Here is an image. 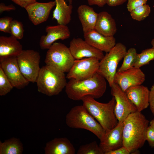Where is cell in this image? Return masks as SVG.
Returning a JSON list of instances; mask_svg holds the SVG:
<instances>
[{
    "mask_svg": "<svg viewBox=\"0 0 154 154\" xmlns=\"http://www.w3.org/2000/svg\"><path fill=\"white\" fill-rule=\"evenodd\" d=\"M77 12L84 34L94 30L98 13L93 8L86 5L79 6Z\"/></svg>",
    "mask_w": 154,
    "mask_h": 154,
    "instance_id": "obj_21",
    "label": "cell"
},
{
    "mask_svg": "<svg viewBox=\"0 0 154 154\" xmlns=\"http://www.w3.org/2000/svg\"><path fill=\"white\" fill-rule=\"evenodd\" d=\"M23 151V144L19 139L13 137L0 141V154H21Z\"/></svg>",
    "mask_w": 154,
    "mask_h": 154,
    "instance_id": "obj_24",
    "label": "cell"
},
{
    "mask_svg": "<svg viewBox=\"0 0 154 154\" xmlns=\"http://www.w3.org/2000/svg\"><path fill=\"white\" fill-rule=\"evenodd\" d=\"M21 7L25 9L31 4L37 1L36 0H11Z\"/></svg>",
    "mask_w": 154,
    "mask_h": 154,
    "instance_id": "obj_35",
    "label": "cell"
},
{
    "mask_svg": "<svg viewBox=\"0 0 154 154\" xmlns=\"http://www.w3.org/2000/svg\"><path fill=\"white\" fill-rule=\"evenodd\" d=\"M147 1V0H128L127 8L130 12L134 9L146 4Z\"/></svg>",
    "mask_w": 154,
    "mask_h": 154,
    "instance_id": "obj_32",
    "label": "cell"
},
{
    "mask_svg": "<svg viewBox=\"0 0 154 154\" xmlns=\"http://www.w3.org/2000/svg\"><path fill=\"white\" fill-rule=\"evenodd\" d=\"M84 40L95 48L106 53L109 52L116 44L114 36H106L94 29L84 34Z\"/></svg>",
    "mask_w": 154,
    "mask_h": 154,
    "instance_id": "obj_18",
    "label": "cell"
},
{
    "mask_svg": "<svg viewBox=\"0 0 154 154\" xmlns=\"http://www.w3.org/2000/svg\"><path fill=\"white\" fill-rule=\"evenodd\" d=\"M81 100L83 106L106 132L117 125L118 121L114 112L116 102L114 96L107 103L99 102L89 96H84Z\"/></svg>",
    "mask_w": 154,
    "mask_h": 154,
    "instance_id": "obj_3",
    "label": "cell"
},
{
    "mask_svg": "<svg viewBox=\"0 0 154 154\" xmlns=\"http://www.w3.org/2000/svg\"><path fill=\"white\" fill-rule=\"evenodd\" d=\"M90 5H97L99 7H103L106 4V0H87Z\"/></svg>",
    "mask_w": 154,
    "mask_h": 154,
    "instance_id": "obj_39",
    "label": "cell"
},
{
    "mask_svg": "<svg viewBox=\"0 0 154 154\" xmlns=\"http://www.w3.org/2000/svg\"><path fill=\"white\" fill-rule=\"evenodd\" d=\"M18 40L12 35L0 37V58L17 57L21 52L23 46Z\"/></svg>",
    "mask_w": 154,
    "mask_h": 154,
    "instance_id": "obj_22",
    "label": "cell"
},
{
    "mask_svg": "<svg viewBox=\"0 0 154 154\" xmlns=\"http://www.w3.org/2000/svg\"><path fill=\"white\" fill-rule=\"evenodd\" d=\"M13 88L2 69L0 67V95H5Z\"/></svg>",
    "mask_w": 154,
    "mask_h": 154,
    "instance_id": "obj_29",
    "label": "cell"
},
{
    "mask_svg": "<svg viewBox=\"0 0 154 154\" xmlns=\"http://www.w3.org/2000/svg\"><path fill=\"white\" fill-rule=\"evenodd\" d=\"M68 1L69 3V4H72V0H67Z\"/></svg>",
    "mask_w": 154,
    "mask_h": 154,
    "instance_id": "obj_42",
    "label": "cell"
},
{
    "mask_svg": "<svg viewBox=\"0 0 154 154\" xmlns=\"http://www.w3.org/2000/svg\"><path fill=\"white\" fill-rule=\"evenodd\" d=\"M146 140L150 146L154 147V129L150 125L148 126L147 129Z\"/></svg>",
    "mask_w": 154,
    "mask_h": 154,
    "instance_id": "obj_33",
    "label": "cell"
},
{
    "mask_svg": "<svg viewBox=\"0 0 154 154\" xmlns=\"http://www.w3.org/2000/svg\"><path fill=\"white\" fill-rule=\"evenodd\" d=\"M73 145L66 137L55 138L48 142L44 148L45 154H74Z\"/></svg>",
    "mask_w": 154,
    "mask_h": 154,
    "instance_id": "obj_19",
    "label": "cell"
},
{
    "mask_svg": "<svg viewBox=\"0 0 154 154\" xmlns=\"http://www.w3.org/2000/svg\"><path fill=\"white\" fill-rule=\"evenodd\" d=\"M137 53L134 48H129L123 57V60L121 66L117 72L126 70L134 67Z\"/></svg>",
    "mask_w": 154,
    "mask_h": 154,
    "instance_id": "obj_26",
    "label": "cell"
},
{
    "mask_svg": "<svg viewBox=\"0 0 154 154\" xmlns=\"http://www.w3.org/2000/svg\"><path fill=\"white\" fill-rule=\"evenodd\" d=\"M151 44L152 46V47L154 48V38H153L151 41Z\"/></svg>",
    "mask_w": 154,
    "mask_h": 154,
    "instance_id": "obj_41",
    "label": "cell"
},
{
    "mask_svg": "<svg viewBox=\"0 0 154 154\" xmlns=\"http://www.w3.org/2000/svg\"><path fill=\"white\" fill-rule=\"evenodd\" d=\"M56 4L55 1L47 3L36 1L25 9L30 20L34 25H37L47 20L51 9Z\"/></svg>",
    "mask_w": 154,
    "mask_h": 154,
    "instance_id": "obj_15",
    "label": "cell"
},
{
    "mask_svg": "<svg viewBox=\"0 0 154 154\" xmlns=\"http://www.w3.org/2000/svg\"><path fill=\"white\" fill-rule=\"evenodd\" d=\"M66 122L69 127L84 129L95 135L100 140L106 131L82 105L72 108L66 116Z\"/></svg>",
    "mask_w": 154,
    "mask_h": 154,
    "instance_id": "obj_5",
    "label": "cell"
},
{
    "mask_svg": "<svg viewBox=\"0 0 154 154\" xmlns=\"http://www.w3.org/2000/svg\"><path fill=\"white\" fill-rule=\"evenodd\" d=\"M127 0H106V4L111 7H115L121 5Z\"/></svg>",
    "mask_w": 154,
    "mask_h": 154,
    "instance_id": "obj_38",
    "label": "cell"
},
{
    "mask_svg": "<svg viewBox=\"0 0 154 154\" xmlns=\"http://www.w3.org/2000/svg\"><path fill=\"white\" fill-rule=\"evenodd\" d=\"M149 123L145 116L137 111L129 114L123 121V145L130 153L143 146Z\"/></svg>",
    "mask_w": 154,
    "mask_h": 154,
    "instance_id": "obj_1",
    "label": "cell"
},
{
    "mask_svg": "<svg viewBox=\"0 0 154 154\" xmlns=\"http://www.w3.org/2000/svg\"><path fill=\"white\" fill-rule=\"evenodd\" d=\"M44 62L64 73H68L75 59L69 47L60 42H54L48 49Z\"/></svg>",
    "mask_w": 154,
    "mask_h": 154,
    "instance_id": "obj_7",
    "label": "cell"
},
{
    "mask_svg": "<svg viewBox=\"0 0 154 154\" xmlns=\"http://www.w3.org/2000/svg\"><path fill=\"white\" fill-rule=\"evenodd\" d=\"M64 73L46 65L40 68L36 82L38 91L48 96L56 95L65 87Z\"/></svg>",
    "mask_w": 154,
    "mask_h": 154,
    "instance_id": "obj_4",
    "label": "cell"
},
{
    "mask_svg": "<svg viewBox=\"0 0 154 154\" xmlns=\"http://www.w3.org/2000/svg\"><path fill=\"white\" fill-rule=\"evenodd\" d=\"M56 7L53 11L52 18L58 24L66 25L70 21L73 6L68 5L64 0H55Z\"/></svg>",
    "mask_w": 154,
    "mask_h": 154,
    "instance_id": "obj_23",
    "label": "cell"
},
{
    "mask_svg": "<svg viewBox=\"0 0 154 154\" xmlns=\"http://www.w3.org/2000/svg\"><path fill=\"white\" fill-rule=\"evenodd\" d=\"M69 48L72 54L76 60L95 57L100 60L104 56L103 52L79 38L72 39Z\"/></svg>",
    "mask_w": 154,
    "mask_h": 154,
    "instance_id": "obj_13",
    "label": "cell"
},
{
    "mask_svg": "<svg viewBox=\"0 0 154 154\" xmlns=\"http://www.w3.org/2000/svg\"><path fill=\"white\" fill-rule=\"evenodd\" d=\"M45 31L46 35L41 36L39 43L42 50L48 49L57 40H64L70 36V32L66 25L48 26L45 28Z\"/></svg>",
    "mask_w": 154,
    "mask_h": 154,
    "instance_id": "obj_14",
    "label": "cell"
},
{
    "mask_svg": "<svg viewBox=\"0 0 154 154\" xmlns=\"http://www.w3.org/2000/svg\"><path fill=\"white\" fill-rule=\"evenodd\" d=\"M150 12V6L149 5L145 4L134 9L130 12L133 19L141 21L149 16Z\"/></svg>",
    "mask_w": 154,
    "mask_h": 154,
    "instance_id": "obj_28",
    "label": "cell"
},
{
    "mask_svg": "<svg viewBox=\"0 0 154 154\" xmlns=\"http://www.w3.org/2000/svg\"><path fill=\"white\" fill-rule=\"evenodd\" d=\"M13 19L9 17H5L0 19V31L10 34V27Z\"/></svg>",
    "mask_w": 154,
    "mask_h": 154,
    "instance_id": "obj_31",
    "label": "cell"
},
{
    "mask_svg": "<svg viewBox=\"0 0 154 154\" xmlns=\"http://www.w3.org/2000/svg\"><path fill=\"white\" fill-rule=\"evenodd\" d=\"M77 154H104L96 141L82 145L79 147Z\"/></svg>",
    "mask_w": 154,
    "mask_h": 154,
    "instance_id": "obj_27",
    "label": "cell"
},
{
    "mask_svg": "<svg viewBox=\"0 0 154 154\" xmlns=\"http://www.w3.org/2000/svg\"><path fill=\"white\" fill-rule=\"evenodd\" d=\"M94 30L108 37L114 36L117 31L114 19L110 14L104 11L98 13Z\"/></svg>",
    "mask_w": 154,
    "mask_h": 154,
    "instance_id": "obj_20",
    "label": "cell"
},
{
    "mask_svg": "<svg viewBox=\"0 0 154 154\" xmlns=\"http://www.w3.org/2000/svg\"><path fill=\"white\" fill-rule=\"evenodd\" d=\"M145 79V75L140 68L134 66L126 70L117 72L114 82L125 92L130 87L141 85Z\"/></svg>",
    "mask_w": 154,
    "mask_h": 154,
    "instance_id": "obj_12",
    "label": "cell"
},
{
    "mask_svg": "<svg viewBox=\"0 0 154 154\" xmlns=\"http://www.w3.org/2000/svg\"><path fill=\"white\" fill-rule=\"evenodd\" d=\"M100 61L95 57L75 59L66 78L81 80L92 77L97 72Z\"/></svg>",
    "mask_w": 154,
    "mask_h": 154,
    "instance_id": "obj_9",
    "label": "cell"
},
{
    "mask_svg": "<svg viewBox=\"0 0 154 154\" xmlns=\"http://www.w3.org/2000/svg\"><path fill=\"white\" fill-rule=\"evenodd\" d=\"M154 60V48L152 47L145 49L139 54L137 53L134 66L138 68L149 64Z\"/></svg>",
    "mask_w": 154,
    "mask_h": 154,
    "instance_id": "obj_25",
    "label": "cell"
},
{
    "mask_svg": "<svg viewBox=\"0 0 154 154\" xmlns=\"http://www.w3.org/2000/svg\"><path fill=\"white\" fill-rule=\"evenodd\" d=\"M110 87L111 94L116 100L115 115L118 123L123 122L129 114L137 111V109L117 84L114 83Z\"/></svg>",
    "mask_w": 154,
    "mask_h": 154,
    "instance_id": "obj_10",
    "label": "cell"
},
{
    "mask_svg": "<svg viewBox=\"0 0 154 154\" xmlns=\"http://www.w3.org/2000/svg\"><path fill=\"white\" fill-rule=\"evenodd\" d=\"M149 102L150 110L154 115V84L150 90Z\"/></svg>",
    "mask_w": 154,
    "mask_h": 154,
    "instance_id": "obj_34",
    "label": "cell"
},
{
    "mask_svg": "<svg viewBox=\"0 0 154 154\" xmlns=\"http://www.w3.org/2000/svg\"><path fill=\"white\" fill-rule=\"evenodd\" d=\"M130 153L128 149L123 145L119 148L108 152L106 154H129Z\"/></svg>",
    "mask_w": 154,
    "mask_h": 154,
    "instance_id": "obj_36",
    "label": "cell"
},
{
    "mask_svg": "<svg viewBox=\"0 0 154 154\" xmlns=\"http://www.w3.org/2000/svg\"><path fill=\"white\" fill-rule=\"evenodd\" d=\"M0 67L13 87L21 89L29 84V82L24 77L20 69L16 56L0 58Z\"/></svg>",
    "mask_w": 154,
    "mask_h": 154,
    "instance_id": "obj_11",
    "label": "cell"
},
{
    "mask_svg": "<svg viewBox=\"0 0 154 154\" xmlns=\"http://www.w3.org/2000/svg\"><path fill=\"white\" fill-rule=\"evenodd\" d=\"M149 92L147 87L140 85L130 87L125 92L137 110L141 112L149 106Z\"/></svg>",
    "mask_w": 154,
    "mask_h": 154,
    "instance_id": "obj_17",
    "label": "cell"
},
{
    "mask_svg": "<svg viewBox=\"0 0 154 154\" xmlns=\"http://www.w3.org/2000/svg\"><path fill=\"white\" fill-rule=\"evenodd\" d=\"M69 80L65 87V92L69 98L74 101L81 100L88 96L95 99L100 98L106 90V79L98 72L86 79Z\"/></svg>",
    "mask_w": 154,
    "mask_h": 154,
    "instance_id": "obj_2",
    "label": "cell"
},
{
    "mask_svg": "<svg viewBox=\"0 0 154 154\" xmlns=\"http://www.w3.org/2000/svg\"><path fill=\"white\" fill-rule=\"evenodd\" d=\"M150 125L154 129V117L150 122Z\"/></svg>",
    "mask_w": 154,
    "mask_h": 154,
    "instance_id": "obj_40",
    "label": "cell"
},
{
    "mask_svg": "<svg viewBox=\"0 0 154 154\" xmlns=\"http://www.w3.org/2000/svg\"><path fill=\"white\" fill-rule=\"evenodd\" d=\"M123 122L118 123L115 127L106 132L103 137L100 140L99 145L104 154L123 145Z\"/></svg>",
    "mask_w": 154,
    "mask_h": 154,
    "instance_id": "obj_16",
    "label": "cell"
},
{
    "mask_svg": "<svg viewBox=\"0 0 154 154\" xmlns=\"http://www.w3.org/2000/svg\"><path fill=\"white\" fill-rule=\"evenodd\" d=\"M127 52V48L121 42L116 43L100 61L97 72L107 81L110 87L114 83L118 65Z\"/></svg>",
    "mask_w": 154,
    "mask_h": 154,
    "instance_id": "obj_6",
    "label": "cell"
},
{
    "mask_svg": "<svg viewBox=\"0 0 154 154\" xmlns=\"http://www.w3.org/2000/svg\"><path fill=\"white\" fill-rule=\"evenodd\" d=\"M15 10V7L12 4L7 5L3 3H0V14L2 13L5 11H14Z\"/></svg>",
    "mask_w": 154,
    "mask_h": 154,
    "instance_id": "obj_37",
    "label": "cell"
},
{
    "mask_svg": "<svg viewBox=\"0 0 154 154\" xmlns=\"http://www.w3.org/2000/svg\"><path fill=\"white\" fill-rule=\"evenodd\" d=\"M10 31L12 35L17 39H22L24 36V30L22 23L16 20H13L10 25Z\"/></svg>",
    "mask_w": 154,
    "mask_h": 154,
    "instance_id": "obj_30",
    "label": "cell"
},
{
    "mask_svg": "<svg viewBox=\"0 0 154 154\" xmlns=\"http://www.w3.org/2000/svg\"><path fill=\"white\" fill-rule=\"evenodd\" d=\"M20 69L29 82H36L40 68L39 53L33 50H23L17 57Z\"/></svg>",
    "mask_w": 154,
    "mask_h": 154,
    "instance_id": "obj_8",
    "label": "cell"
}]
</instances>
